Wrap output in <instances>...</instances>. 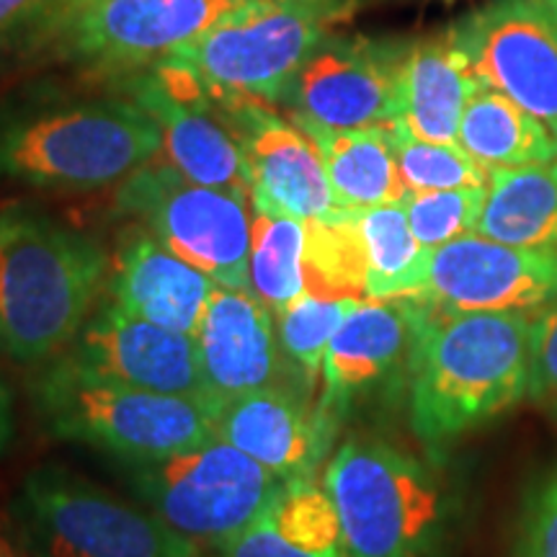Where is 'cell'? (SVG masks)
I'll return each instance as SVG.
<instances>
[{"label": "cell", "mask_w": 557, "mask_h": 557, "mask_svg": "<svg viewBox=\"0 0 557 557\" xmlns=\"http://www.w3.org/2000/svg\"><path fill=\"white\" fill-rule=\"evenodd\" d=\"M529 323L524 312H431L408 369L410 426L426 447H447L524 398Z\"/></svg>", "instance_id": "obj_1"}, {"label": "cell", "mask_w": 557, "mask_h": 557, "mask_svg": "<svg viewBox=\"0 0 557 557\" xmlns=\"http://www.w3.org/2000/svg\"><path fill=\"white\" fill-rule=\"evenodd\" d=\"M109 259L78 230L34 209L0 212V351L39 364L73 346L99 295Z\"/></svg>", "instance_id": "obj_2"}, {"label": "cell", "mask_w": 557, "mask_h": 557, "mask_svg": "<svg viewBox=\"0 0 557 557\" xmlns=\"http://www.w3.org/2000/svg\"><path fill=\"white\" fill-rule=\"evenodd\" d=\"M160 148L158 122L132 99L0 107V184L101 189L152 163Z\"/></svg>", "instance_id": "obj_3"}, {"label": "cell", "mask_w": 557, "mask_h": 557, "mask_svg": "<svg viewBox=\"0 0 557 557\" xmlns=\"http://www.w3.org/2000/svg\"><path fill=\"white\" fill-rule=\"evenodd\" d=\"M32 400L54 436L124 462H152L220 438L209 403L99 377L65 354L34 377Z\"/></svg>", "instance_id": "obj_4"}, {"label": "cell", "mask_w": 557, "mask_h": 557, "mask_svg": "<svg viewBox=\"0 0 557 557\" xmlns=\"http://www.w3.org/2000/svg\"><path fill=\"white\" fill-rule=\"evenodd\" d=\"M354 9L357 0H248L158 62L186 70L220 107H274L312 47Z\"/></svg>", "instance_id": "obj_5"}, {"label": "cell", "mask_w": 557, "mask_h": 557, "mask_svg": "<svg viewBox=\"0 0 557 557\" xmlns=\"http://www.w3.org/2000/svg\"><path fill=\"white\" fill-rule=\"evenodd\" d=\"M323 487L336 506L344 557H436L447 545L451 508L442 485L385 442L341 444Z\"/></svg>", "instance_id": "obj_6"}, {"label": "cell", "mask_w": 557, "mask_h": 557, "mask_svg": "<svg viewBox=\"0 0 557 557\" xmlns=\"http://www.w3.org/2000/svg\"><path fill=\"white\" fill-rule=\"evenodd\" d=\"M127 465L143 506L178 537L214 553L259 521L287 485L222 438Z\"/></svg>", "instance_id": "obj_7"}, {"label": "cell", "mask_w": 557, "mask_h": 557, "mask_svg": "<svg viewBox=\"0 0 557 557\" xmlns=\"http://www.w3.org/2000/svg\"><path fill=\"white\" fill-rule=\"evenodd\" d=\"M13 517L29 557H199L150 513L62 468L26 478Z\"/></svg>", "instance_id": "obj_8"}, {"label": "cell", "mask_w": 557, "mask_h": 557, "mask_svg": "<svg viewBox=\"0 0 557 557\" xmlns=\"http://www.w3.org/2000/svg\"><path fill=\"white\" fill-rule=\"evenodd\" d=\"M116 207L222 287L250 289L248 194L194 184L169 163H148L122 181Z\"/></svg>", "instance_id": "obj_9"}, {"label": "cell", "mask_w": 557, "mask_h": 557, "mask_svg": "<svg viewBox=\"0 0 557 557\" xmlns=\"http://www.w3.org/2000/svg\"><path fill=\"white\" fill-rule=\"evenodd\" d=\"M410 45L329 32L292 75L282 103L292 116L320 127H393Z\"/></svg>", "instance_id": "obj_10"}, {"label": "cell", "mask_w": 557, "mask_h": 557, "mask_svg": "<svg viewBox=\"0 0 557 557\" xmlns=\"http://www.w3.org/2000/svg\"><path fill=\"white\" fill-rule=\"evenodd\" d=\"M248 0H88L65 5L60 39L67 54L107 73H139Z\"/></svg>", "instance_id": "obj_11"}, {"label": "cell", "mask_w": 557, "mask_h": 557, "mask_svg": "<svg viewBox=\"0 0 557 557\" xmlns=\"http://www.w3.org/2000/svg\"><path fill=\"white\" fill-rule=\"evenodd\" d=\"M483 86L557 135V11L545 0H491L449 29Z\"/></svg>", "instance_id": "obj_12"}, {"label": "cell", "mask_w": 557, "mask_h": 557, "mask_svg": "<svg viewBox=\"0 0 557 557\" xmlns=\"http://www.w3.org/2000/svg\"><path fill=\"white\" fill-rule=\"evenodd\" d=\"M423 305L436 315L527 312L557 299V250H532L468 233L431 250Z\"/></svg>", "instance_id": "obj_13"}, {"label": "cell", "mask_w": 557, "mask_h": 557, "mask_svg": "<svg viewBox=\"0 0 557 557\" xmlns=\"http://www.w3.org/2000/svg\"><path fill=\"white\" fill-rule=\"evenodd\" d=\"M127 90L132 101L158 122L163 135L160 150L171 169L194 184L250 197L248 163L238 135L186 70L156 62L132 73Z\"/></svg>", "instance_id": "obj_14"}, {"label": "cell", "mask_w": 557, "mask_h": 557, "mask_svg": "<svg viewBox=\"0 0 557 557\" xmlns=\"http://www.w3.org/2000/svg\"><path fill=\"white\" fill-rule=\"evenodd\" d=\"M214 107L235 129L246 152L250 209L297 220H329L344 212L308 132L295 122H284L263 103Z\"/></svg>", "instance_id": "obj_15"}, {"label": "cell", "mask_w": 557, "mask_h": 557, "mask_svg": "<svg viewBox=\"0 0 557 557\" xmlns=\"http://www.w3.org/2000/svg\"><path fill=\"white\" fill-rule=\"evenodd\" d=\"M65 357L99 377L152 393L184 395L218 410L201 377L194 338L129 315L114 302L86 320Z\"/></svg>", "instance_id": "obj_16"}, {"label": "cell", "mask_w": 557, "mask_h": 557, "mask_svg": "<svg viewBox=\"0 0 557 557\" xmlns=\"http://www.w3.org/2000/svg\"><path fill=\"white\" fill-rule=\"evenodd\" d=\"M429 320L431 310L416 297L361 299L325 351L320 413H341L369 387L410 369Z\"/></svg>", "instance_id": "obj_17"}, {"label": "cell", "mask_w": 557, "mask_h": 557, "mask_svg": "<svg viewBox=\"0 0 557 557\" xmlns=\"http://www.w3.org/2000/svg\"><path fill=\"white\" fill-rule=\"evenodd\" d=\"M274 325V312L250 292L222 284L214 287L199 331L194 333L201 377L214 406L276 385L278 338Z\"/></svg>", "instance_id": "obj_18"}, {"label": "cell", "mask_w": 557, "mask_h": 557, "mask_svg": "<svg viewBox=\"0 0 557 557\" xmlns=\"http://www.w3.org/2000/svg\"><path fill=\"white\" fill-rule=\"evenodd\" d=\"M329 421L320 410L310 413L276 385L238 395L222 403L214 413L222 442L233 444L287 483L312 475L329 447Z\"/></svg>", "instance_id": "obj_19"}, {"label": "cell", "mask_w": 557, "mask_h": 557, "mask_svg": "<svg viewBox=\"0 0 557 557\" xmlns=\"http://www.w3.org/2000/svg\"><path fill=\"white\" fill-rule=\"evenodd\" d=\"M214 287V278L178 259L156 235H132L116 256L109 295L129 315L194 338Z\"/></svg>", "instance_id": "obj_20"}, {"label": "cell", "mask_w": 557, "mask_h": 557, "mask_svg": "<svg viewBox=\"0 0 557 557\" xmlns=\"http://www.w3.org/2000/svg\"><path fill=\"white\" fill-rule=\"evenodd\" d=\"M480 88L472 62L449 32L413 41L403 70L398 124L429 143H457L462 111Z\"/></svg>", "instance_id": "obj_21"}, {"label": "cell", "mask_w": 557, "mask_h": 557, "mask_svg": "<svg viewBox=\"0 0 557 557\" xmlns=\"http://www.w3.org/2000/svg\"><path fill=\"white\" fill-rule=\"evenodd\" d=\"M292 122L315 143L341 207L364 209L406 199L389 127L331 129L297 116Z\"/></svg>", "instance_id": "obj_22"}, {"label": "cell", "mask_w": 557, "mask_h": 557, "mask_svg": "<svg viewBox=\"0 0 557 557\" xmlns=\"http://www.w3.org/2000/svg\"><path fill=\"white\" fill-rule=\"evenodd\" d=\"M475 233L506 246L557 250V160L493 169Z\"/></svg>", "instance_id": "obj_23"}, {"label": "cell", "mask_w": 557, "mask_h": 557, "mask_svg": "<svg viewBox=\"0 0 557 557\" xmlns=\"http://www.w3.org/2000/svg\"><path fill=\"white\" fill-rule=\"evenodd\" d=\"M457 145L487 171L557 160V135L496 88L483 86L459 120Z\"/></svg>", "instance_id": "obj_24"}, {"label": "cell", "mask_w": 557, "mask_h": 557, "mask_svg": "<svg viewBox=\"0 0 557 557\" xmlns=\"http://www.w3.org/2000/svg\"><path fill=\"white\" fill-rule=\"evenodd\" d=\"M351 214L364 250L367 299L421 295L431 250L416 240L403 201L351 209Z\"/></svg>", "instance_id": "obj_25"}, {"label": "cell", "mask_w": 557, "mask_h": 557, "mask_svg": "<svg viewBox=\"0 0 557 557\" xmlns=\"http://www.w3.org/2000/svg\"><path fill=\"white\" fill-rule=\"evenodd\" d=\"M248 292L271 312L308 292V220L253 209Z\"/></svg>", "instance_id": "obj_26"}, {"label": "cell", "mask_w": 557, "mask_h": 557, "mask_svg": "<svg viewBox=\"0 0 557 557\" xmlns=\"http://www.w3.org/2000/svg\"><path fill=\"white\" fill-rule=\"evenodd\" d=\"M359 302L361 299L354 297H320L305 292L287 308L274 312L278 348L305 380L312 382L323 372L333 336Z\"/></svg>", "instance_id": "obj_27"}, {"label": "cell", "mask_w": 557, "mask_h": 557, "mask_svg": "<svg viewBox=\"0 0 557 557\" xmlns=\"http://www.w3.org/2000/svg\"><path fill=\"white\" fill-rule=\"evenodd\" d=\"M395 158L408 191L475 189L491 184V171L457 143H429L395 122L389 127Z\"/></svg>", "instance_id": "obj_28"}, {"label": "cell", "mask_w": 557, "mask_h": 557, "mask_svg": "<svg viewBox=\"0 0 557 557\" xmlns=\"http://www.w3.org/2000/svg\"><path fill=\"white\" fill-rule=\"evenodd\" d=\"M278 532L295 545L323 555H344L341 542V521L336 506L325 487L312 483L310 478L284 485L267 511Z\"/></svg>", "instance_id": "obj_29"}, {"label": "cell", "mask_w": 557, "mask_h": 557, "mask_svg": "<svg viewBox=\"0 0 557 557\" xmlns=\"http://www.w3.org/2000/svg\"><path fill=\"white\" fill-rule=\"evenodd\" d=\"M487 186L475 189H442V191H408L403 199L410 230L423 248L434 250L444 243L475 233L483 212Z\"/></svg>", "instance_id": "obj_30"}, {"label": "cell", "mask_w": 557, "mask_h": 557, "mask_svg": "<svg viewBox=\"0 0 557 557\" xmlns=\"http://www.w3.org/2000/svg\"><path fill=\"white\" fill-rule=\"evenodd\" d=\"M508 557H557V468L529 487Z\"/></svg>", "instance_id": "obj_31"}, {"label": "cell", "mask_w": 557, "mask_h": 557, "mask_svg": "<svg viewBox=\"0 0 557 557\" xmlns=\"http://www.w3.org/2000/svg\"><path fill=\"white\" fill-rule=\"evenodd\" d=\"M529 398L557 416V299L529 323Z\"/></svg>", "instance_id": "obj_32"}, {"label": "cell", "mask_w": 557, "mask_h": 557, "mask_svg": "<svg viewBox=\"0 0 557 557\" xmlns=\"http://www.w3.org/2000/svg\"><path fill=\"white\" fill-rule=\"evenodd\" d=\"M218 557H344V555H323L312 553L295 545L284 537L278 529L271 524V519L263 513L259 521H253L246 532L230 540L225 547L218 549Z\"/></svg>", "instance_id": "obj_33"}, {"label": "cell", "mask_w": 557, "mask_h": 557, "mask_svg": "<svg viewBox=\"0 0 557 557\" xmlns=\"http://www.w3.org/2000/svg\"><path fill=\"white\" fill-rule=\"evenodd\" d=\"M16 434V418H13V393L9 382L0 374V455L11 447Z\"/></svg>", "instance_id": "obj_34"}, {"label": "cell", "mask_w": 557, "mask_h": 557, "mask_svg": "<svg viewBox=\"0 0 557 557\" xmlns=\"http://www.w3.org/2000/svg\"><path fill=\"white\" fill-rule=\"evenodd\" d=\"M45 0H0V32L11 29L21 18H29Z\"/></svg>", "instance_id": "obj_35"}, {"label": "cell", "mask_w": 557, "mask_h": 557, "mask_svg": "<svg viewBox=\"0 0 557 557\" xmlns=\"http://www.w3.org/2000/svg\"><path fill=\"white\" fill-rule=\"evenodd\" d=\"M0 557H29L21 542L13 540V534L0 524Z\"/></svg>", "instance_id": "obj_36"}, {"label": "cell", "mask_w": 557, "mask_h": 557, "mask_svg": "<svg viewBox=\"0 0 557 557\" xmlns=\"http://www.w3.org/2000/svg\"><path fill=\"white\" fill-rule=\"evenodd\" d=\"M67 5H75V3H88V0H65Z\"/></svg>", "instance_id": "obj_37"}, {"label": "cell", "mask_w": 557, "mask_h": 557, "mask_svg": "<svg viewBox=\"0 0 557 557\" xmlns=\"http://www.w3.org/2000/svg\"><path fill=\"white\" fill-rule=\"evenodd\" d=\"M545 3H547V5H553V9L557 11V0H545Z\"/></svg>", "instance_id": "obj_38"}]
</instances>
